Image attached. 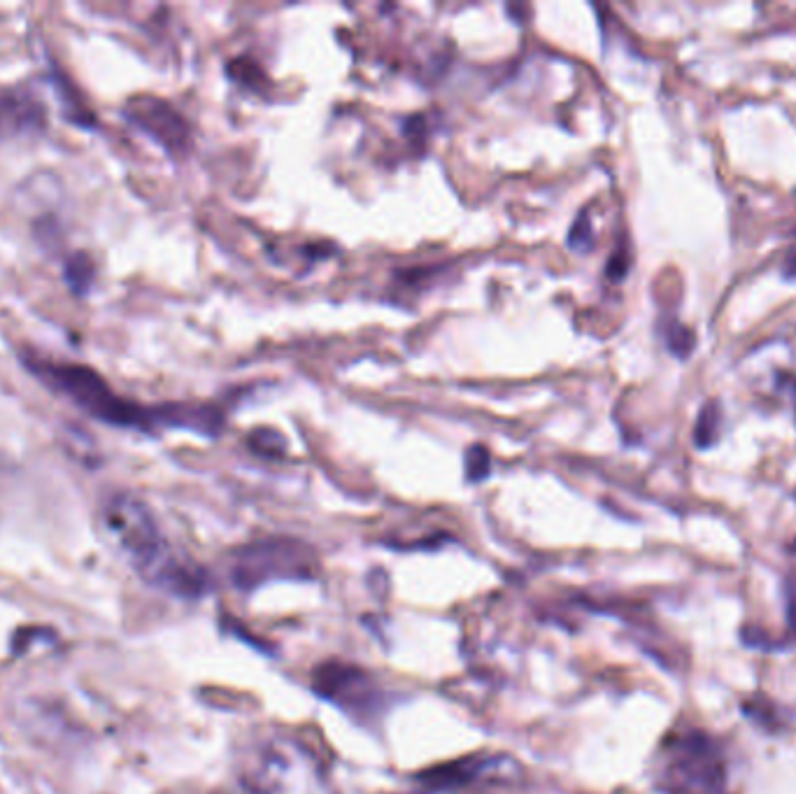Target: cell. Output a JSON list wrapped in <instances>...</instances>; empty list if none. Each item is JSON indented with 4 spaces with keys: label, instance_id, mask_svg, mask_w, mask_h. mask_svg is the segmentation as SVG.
Returning a JSON list of instances; mask_svg holds the SVG:
<instances>
[{
    "label": "cell",
    "instance_id": "cell-7",
    "mask_svg": "<svg viewBox=\"0 0 796 794\" xmlns=\"http://www.w3.org/2000/svg\"><path fill=\"white\" fill-rule=\"evenodd\" d=\"M124 115L170 154H184L191 145L187 119L159 96L142 94L126 103Z\"/></svg>",
    "mask_w": 796,
    "mask_h": 794
},
{
    "label": "cell",
    "instance_id": "cell-2",
    "mask_svg": "<svg viewBox=\"0 0 796 794\" xmlns=\"http://www.w3.org/2000/svg\"><path fill=\"white\" fill-rule=\"evenodd\" d=\"M26 364L47 387L56 389V392L73 401L75 406H80L84 413L96 417L98 422L140 431H152L159 427V406L149 408L131 399H124L94 368L40 357H31Z\"/></svg>",
    "mask_w": 796,
    "mask_h": 794
},
{
    "label": "cell",
    "instance_id": "cell-3",
    "mask_svg": "<svg viewBox=\"0 0 796 794\" xmlns=\"http://www.w3.org/2000/svg\"><path fill=\"white\" fill-rule=\"evenodd\" d=\"M250 794H329L324 764L294 736H270L247 757Z\"/></svg>",
    "mask_w": 796,
    "mask_h": 794
},
{
    "label": "cell",
    "instance_id": "cell-10",
    "mask_svg": "<svg viewBox=\"0 0 796 794\" xmlns=\"http://www.w3.org/2000/svg\"><path fill=\"white\" fill-rule=\"evenodd\" d=\"M666 345H668V350L675 354V357L685 359V357H689V352L694 350L696 338H694L692 329H687V326H682L678 322H671L666 329Z\"/></svg>",
    "mask_w": 796,
    "mask_h": 794
},
{
    "label": "cell",
    "instance_id": "cell-15",
    "mask_svg": "<svg viewBox=\"0 0 796 794\" xmlns=\"http://www.w3.org/2000/svg\"><path fill=\"white\" fill-rule=\"evenodd\" d=\"M785 275H787V278H796V252L792 254L790 259H787V264H785Z\"/></svg>",
    "mask_w": 796,
    "mask_h": 794
},
{
    "label": "cell",
    "instance_id": "cell-13",
    "mask_svg": "<svg viewBox=\"0 0 796 794\" xmlns=\"http://www.w3.org/2000/svg\"><path fill=\"white\" fill-rule=\"evenodd\" d=\"M66 278L70 280V285H73L77 292L82 294L91 280V264L84 257L80 261L70 259V264L66 268Z\"/></svg>",
    "mask_w": 796,
    "mask_h": 794
},
{
    "label": "cell",
    "instance_id": "cell-11",
    "mask_svg": "<svg viewBox=\"0 0 796 794\" xmlns=\"http://www.w3.org/2000/svg\"><path fill=\"white\" fill-rule=\"evenodd\" d=\"M492 459H489V452L482 448V445H471L466 450V478L473 482H480L489 476L492 471Z\"/></svg>",
    "mask_w": 796,
    "mask_h": 794
},
{
    "label": "cell",
    "instance_id": "cell-12",
    "mask_svg": "<svg viewBox=\"0 0 796 794\" xmlns=\"http://www.w3.org/2000/svg\"><path fill=\"white\" fill-rule=\"evenodd\" d=\"M592 243H594L592 224H589L587 212H582V215L578 217V222L571 226V233H568V245H571L573 250H589Z\"/></svg>",
    "mask_w": 796,
    "mask_h": 794
},
{
    "label": "cell",
    "instance_id": "cell-14",
    "mask_svg": "<svg viewBox=\"0 0 796 794\" xmlns=\"http://www.w3.org/2000/svg\"><path fill=\"white\" fill-rule=\"evenodd\" d=\"M787 615H790V622L796 627V578L787 583Z\"/></svg>",
    "mask_w": 796,
    "mask_h": 794
},
{
    "label": "cell",
    "instance_id": "cell-5",
    "mask_svg": "<svg viewBox=\"0 0 796 794\" xmlns=\"http://www.w3.org/2000/svg\"><path fill=\"white\" fill-rule=\"evenodd\" d=\"M312 569L315 564L305 545L289 538H268L236 552L231 578L238 587L250 590L273 578H310Z\"/></svg>",
    "mask_w": 796,
    "mask_h": 794
},
{
    "label": "cell",
    "instance_id": "cell-6",
    "mask_svg": "<svg viewBox=\"0 0 796 794\" xmlns=\"http://www.w3.org/2000/svg\"><path fill=\"white\" fill-rule=\"evenodd\" d=\"M312 687L319 697L333 701L354 718H373L380 713L382 690L366 671L352 664L326 662L317 666Z\"/></svg>",
    "mask_w": 796,
    "mask_h": 794
},
{
    "label": "cell",
    "instance_id": "cell-4",
    "mask_svg": "<svg viewBox=\"0 0 796 794\" xmlns=\"http://www.w3.org/2000/svg\"><path fill=\"white\" fill-rule=\"evenodd\" d=\"M662 760L666 794H727L724 755L706 732L689 729L668 739Z\"/></svg>",
    "mask_w": 796,
    "mask_h": 794
},
{
    "label": "cell",
    "instance_id": "cell-9",
    "mask_svg": "<svg viewBox=\"0 0 796 794\" xmlns=\"http://www.w3.org/2000/svg\"><path fill=\"white\" fill-rule=\"evenodd\" d=\"M247 445H250L252 452H257L261 457H282L284 448H287V441H284L282 434H277L275 429H254L250 438H247Z\"/></svg>",
    "mask_w": 796,
    "mask_h": 794
},
{
    "label": "cell",
    "instance_id": "cell-8",
    "mask_svg": "<svg viewBox=\"0 0 796 794\" xmlns=\"http://www.w3.org/2000/svg\"><path fill=\"white\" fill-rule=\"evenodd\" d=\"M720 424H722V413L717 401H708L706 406L701 408L699 420H696V431H694V441L699 448H710L720 436Z\"/></svg>",
    "mask_w": 796,
    "mask_h": 794
},
{
    "label": "cell",
    "instance_id": "cell-1",
    "mask_svg": "<svg viewBox=\"0 0 796 794\" xmlns=\"http://www.w3.org/2000/svg\"><path fill=\"white\" fill-rule=\"evenodd\" d=\"M101 520L110 541L131 559L133 569L149 585L184 599L203 597L210 590L208 573L170 548L152 510L138 496L112 494L103 503Z\"/></svg>",
    "mask_w": 796,
    "mask_h": 794
}]
</instances>
